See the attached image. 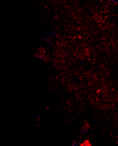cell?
I'll return each instance as SVG.
<instances>
[{
	"instance_id": "cell-2",
	"label": "cell",
	"mask_w": 118,
	"mask_h": 146,
	"mask_svg": "<svg viewBox=\"0 0 118 146\" xmlns=\"http://www.w3.org/2000/svg\"><path fill=\"white\" fill-rule=\"evenodd\" d=\"M88 128L87 127H83L81 130V133L83 135H85L88 133Z\"/></svg>"
},
{
	"instance_id": "cell-3",
	"label": "cell",
	"mask_w": 118,
	"mask_h": 146,
	"mask_svg": "<svg viewBox=\"0 0 118 146\" xmlns=\"http://www.w3.org/2000/svg\"><path fill=\"white\" fill-rule=\"evenodd\" d=\"M70 146H81V145L79 142L75 141V142H73L72 143V144H71Z\"/></svg>"
},
{
	"instance_id": "cell-1",
	"label": "cell",
	"mask_w": 118,
	"mask_h": 146,
	"mask_svg": "<svg viewBox=\"0 0 118 146\" xmlns=\"http://www.w3.org/2000/svg\"><path fill=\"white\" fill-rule=\"evenodd\" d=\"M35 58L38 60L44 61L45 60L46 56L45 55L42 53V52H37V53L35 54Z\"/></svg>"
},
{
	"instance_id": "cell-5",
	"label": "cell",
	"mask_w": 118,
	"mask_h": 146,
	"mask_svg": "<svg viewBox=\"0 0 118 146\" xmlns=\"http://www.w3.org/2000/svg\"><path fill=\"white\" fill-rule=\"evenodd\" d=\"M111 2L112 3L116 4L117 3V1H116V0H112V1H111Z\"/></svg>"
},
{
	"instance_id": "cell-4",
	"label": "cell",
	"mask_w": 118,
	"mask_h": 146,
	"mask_svg": "<svg viewBox=\"0 0 118 146\" xmlns=\"http://www.w3.org/2000/svg\"><path fill=\"white\" fill-rule=\"evenodd\" d=\"M47 36H56V34L54 33H46L44 34Z\"/></svg>"
}]
</instances>
